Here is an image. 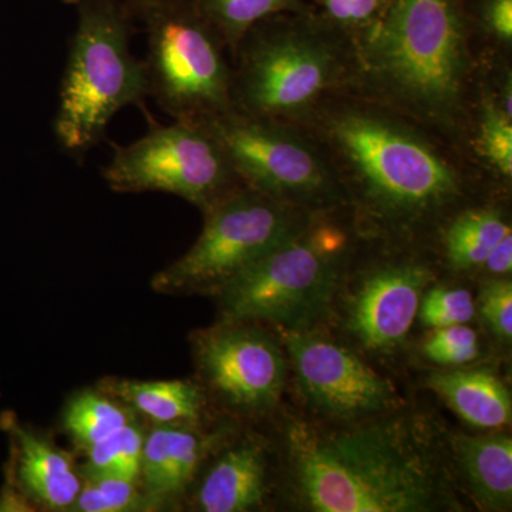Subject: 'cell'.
Masks as SVG:
<instances>
[{"mask_svg": "<svg viewBox=\"0 0 512 512\" xmlns=\"http://www.w3.org/2000/svg\"><path fill=\"white\" fill-rule=\"evenodd\" d=\"M114 392L138 412L160 424L188 423L200 416V390L183 380L167 382H117Z\"/></svg>", "mask_w": 512, "mask_h": 512, "instance_id": "cell-19", "label": "cell"}, {"mask_svg": "<svg viewBox=\"0 0 512 512\" xmlns=\"http://www.w3.org/2000/svg\"><path fill=\"white\" fill-rule=\"evenodd\" d=\"M511 120L497 104L494 106V103H485L480 130L481 151L507 177L512 174Z\"/></svg>", "mask_w": 512, "mask_h": 512, "instance_id": "cell-26", "label": "cell"}, {"mask_svg": "<svg viewBox=\"0 0 512 512\" xmlns=\"http://www.w3.org/2000/svg\"><path fill=\"white\" fill-rule=\"evenodd\" d=\"M419 315L433 329L466 325L476 315V302L467 289L436 286L421 301Z\"/></svg>", "mask_w": 512, "mask_h": 512, "instance_id": "cell-25", "label": "cell"}, {"mask_svg": "<svg viewBox=\"0 0 512 512\" xmlns=\"http://www.w3.org/2000/svg\"><path fill=\"white\" fill-rule=\"evenodd\" d=\"M234 73V109L274 120L311 106L339 72L335 47L308 33H279L252 40Z\"/></svg>", "mask_w": 512, "mask_h": 512, "instance_id": "cell-9", "label": "cell"}, {"mask_svg": "<svg viewBox=\"0 0 512 512\" xmlns=\"http://www.w3.org/2000/svg\"><path fill=\"white\" fill-rule=\"evenodd\" d=\"M103 175L111 190L168 192L204 210L231 190L235 177L210 131L181 120L114 148Z\"/></svg>", "mask_w": 512, "mask_h": 512, "instance_id": "cell-8", "label": "cell"}, {"mask_svg": "<svg viewBox=\"0 0 512 512\" xmlns=\"http://www.w3.org/2000/svg\"><path fill=\"white\" fill-rule=\"evenodd\" d=\"M454 456L474 498L488 511L510 510L512 501V440L505 434L454 439Z\"/></svg>", "mask_w": 512, "mask_h": 512, "instance_id": "cell-15", "label": "cell"}, {"mask_svg": "<svg viewBox=\"0 0 512 512\" xmlns=\"http://www.w3.org/2000/svg\"><path fill=\"white\" fill-rule=\"evenodd\" d=\"M144 436L133 423L99 441L89 450V461L83 468L87 480L123 478L134 481L140 477Z\"/></svg>", "mask_w": 512, "mask_h": 512, "instance_id": "cell-22", "label": "cell"}, {"mask_svg": "<svg viewBox=\"0 0 512 512\" xmlns=\"http://www.w3.org/2000/svg\"><path fill=\"white\" fill-rule=\"evenodd\" d=\"M293 483L319 512H423L448 507L447 477L426 430L397 419L286 431Z\"/></svg>", "mask_w": 512, "mask_h": 512, "instance_id": "cell-1", "label": "cell"}, {"mask_svg": "<svg viewBox=\"0 0 512 512\" xmlns=\"http://www.w3.org/2000/svg\"><path fill=\"white\" fill-rule=\"evenodd\" d=\"M508 232H511L510 225L497 212H464L448 227L444 238L448 261L457 269L484 265L491 249Z\"/></svg>", "mask_w": 512, "mask_h": 512, "instance_id": "cell-20", "label": "cell"}, {"mask_svg": "<svg viewBox=\"0 0 512 512\" xmlns=\"http://www.w3.org/2000/svg\"><path fill=\"white\" fill-rule=\"evenodd\" d=\"M285 202L254 190L225 192L207 208L200 238L154 278L157 291L217 288L301 234Z\"/></svg>", "mask_w": 512, "mask_h": 512, "instance_id": "cell-7", "label": "cell"}, {"mask_svg": "<svg viewBox=\"0 0 512 512\" xmlns=\"http://www.w3.org/2000/svg\"><path fill=\"white\" fill-rule=\"evenodd\" d=\"M424 353L431 362L439 365H466L478 355L477 333L466 325L434 329L433 335L424 343Z\"/></svg>", "mask_w": 512, "mask_h": 512, "instance_id": "cell-27", "label": "cell"}, {"mask_svg": "<svg viewBox=\"0 0 512 512\" xmlns=\"http://www.w3.org/2000/svg\"><path fill=\"white\" fill-rule=\"evenodd\" d=\"M264 448L244 441L214 464L198 491V507L205 512H242L264 503Z\"/></svg>", "mask_w": 512, "mask_h": 512, "instance_id": "cell-14", "label": "cell"}, {"mask_svg": "<svg viewBox=\"0 0 512 512\" xmlns=\"http://www.w3.org/2000/svg\"><path fill=\"white\" fill-rule=\"evenodd\" d=\"M429 386L471 426L497 429L510 424V392L488 370L434 373L429 379Z\"/></svg>", "mask_w": 512, "mask_h": 512, "instance_id": "cell-17", "label": "cell"}, {"mask_svg": "<svg viewBox=\"0 0 512 512\" xmlns=\"http://www.w3.org/2000/svg\"><path fill=\"white\" fill-rule=\"evenodd\" d=\"M200 124L251 190L285 202L311 200L328 188V171L318 154L274 120L232 109Z\"/></svg>", "mask_w": 512, "mask_h": 512, "instance_id": "cell-10", "label": "cell"}, {"mask_svg": "<svg viewBox=\"0 0 512 512\" xmlns=\"http://www.w3.org/2000/svg\"><path fill=\"white\" fill-rule=\"evenodd\" d=\"M484 265L488 271L495 275L510 274L512 269V234L508 232L498 244L491 249L490 255L485 259Z\"/></svg>", "mask_w": 512, "mask_h": 512, "instance_id": "cell-29", "label": "cell"}, {"mask_svg": "<svg viewBox=\"0 0 512 512\" xmlns=\"http://www.w3.org/2000/svg\"><path fill=\"white\" fill-rule=\"evenodd\" d=\"M488 22L504 40L512 37V0H493L488 10Z\"/></svg>", "mask_w": 512, "mask_h": 512, "instance_id": "cell-30", "label": "cell"}, {"mask_svg": "<svg viewBox=\"0 0 512 512\" xmlns=\"http://www.w3.org/2000/svg\"><path fill=\"white\" fill-rule=\"evenodd\" d=\"M336 235L302 232L221 286L225 323L268 320L305 329L325 313L336 284Z\"/></svg>", "mask_w": 512, "mask_h": 512, "instance_id": "cell-6", "label": "cell"}, {"mask_svg": "<svg viewBox=\"0 0 512 512\" xmlns=\"http://www.w3.org/2000/svg\"><path fill=\"white\" fill-rule=\"evenodd\" d=\"M200 363L212 386L248 412L271 409L285 386L286 363L265 333L225 323L202 339Z\"/></svg>", "mask_w": 512, "mask_h": 512, "instance_id": "cell-12", "label": "cell"}, {"mask_svg": "<svg viewBox=\"0 0 512 512\" xmlns=\"http://www.w3.org/2000/svg\"><path fill=\"white\" fill-rule=\"evenodd\" d=\"M285 336L303 393L322 412L353 420L396 404L392 383L355 353L306 329H286Z\"/></svg>", "mask_w": 512, "mask_h": 512, "instance_id": "cell-11", "label": "cell"}, {"mask_svg": "<svg viewBox=\"0 0 512 512\" xmlns=\"http://www.w3.org/2000/svg\"><path fill=\"white\" fill-rule=\"evenodd\" d=\"M370 72L413 109L448 119L467 76L466 29L457 0H394L366 46Z\"/></svg>", "mask_w": 512, "mask_h": 512, "instance_id": "cell-3", "label": "cell"}, {"mask_svg": "<svg viewBox=\"0 0 512 512\" xmlns=\"http://www.w3.org/2000/svg\"><path fill=\"white\" fill-rule=\"evenodd\" d=\"M330 134L366 197L393 218H419L453 201L456 171L412 131L363 111H346Z\"/></svg>", "mask_w": 512, "mask_h": 512, "instance_id": "cell-4", "label": "cell"}, {"mask_svg": "<svg viewBox=\"0 0 512 512\" xmlns=\"http://www.w3.org/2000/svg\"><path fill=\"white\" fill-rule=\"evenodd\" d=\"M69 2H72V0H69ZM121 2H123L124 5L130 9V12L133 13L134 10L140 8V6L144 5V3L151 2V0H121Z\"/></svg>", "mask_w": 512, "mask_h": 512, "instance_id": "cell-34", "label": "cell"}, {"mask_svg": "<svg viewBox=\"0 0 512 512\" xmlns=\"http://www.w3.org/2000/svg\"><path fill=\"white\" fill-rule=\"evenodd\" d=\"M77 28L55 120L64 150L83 154L104 137L113 117L148 96L146 64L131 53L133 13L121 0H72Z\"/></svg>", "mask_w": 512, "mask_h": 512, "instance_id": "cell-2", "label": "cell"}, {"mask_svg": "<svg viewBox=\"0 0 512 512\" xmlns=\"http://www.w3.org/2000/svg\"><path fill=\"white\" fill-rule=\"evenodd\" d=\"M146 505L134 481L96 478L82 487L73 507L83 512H123L146 510Z\"/></svg>", "mask_w": 512, "mask_h": 512, "instance_id": "cell-24", "label": "cell"}, {"mask_svg": "<svg viewBox=\"0 0 512 512\" xmlns=\"http://www.w3.org/2000/svg\"><path fill=\"white\" fill-rule=\"evenodd\" d=\"M208 25L232 52L259 20L291 8L292 0H192Z\"/></svg>", "mask_w": 512, "mask_h": 512, "instance_id": "cell-21", "label": "cell"}, {"mask_svg": "<svg viewBox=\"0 0 512 512\" xmlns=\"http://www.w3.org/2000/svg\"><path fill=\"white\" fill-rule=\"evenodd\" d=\"M131 423L127 410L100 394L74 399L64 416V426L80 446L89 448Z\"/></svg>", "mask_w": 512, "mask_h": 512, "instance_id": "cell-23", "label": "cell"}, {"mask_svg": "<svg viewBox=\"0 0 512 512\" xmlns=\"http://www.w3.org/2000/svg\"><path fill=\"white\" fill-rule=\"evenodd\" d=\"M18 439L19 476L26 490L47 507H73L83 485L69 457L26 431H20Z\"/></svg>", "mask_w": 512, "mask_h": 512, "instance_id": "cell-18", "label": "cell"}, {"mask_svg": "<svg viewBox=\"0 0 512 512\" xmlns=\"http://www.w3.org/2000/svg\"><path fill=\"white\" fill-rule=\"evenodd\" d=\"M352 2L353 20L369 18L377 8L379 0H350Z\"/></svg>", "mask_w": 512, "mask_h": 512, "instance_id": "cell-32", "label": "cell"}, {"mask_svg": "<svg viewBox=\"0 0 512 512\" xmlns=\"http://www.w3.org/2000/svg\"><path fill=\"white\" fill-rule=\"evenodd\" d=\"M202 441L191 430L163 424L144 437L140 477L153 498L170 497L190 483L202 457Z\"/></svg>", "mask_w": 512, "mask_h": 512, "instance_id": "cell-16", "label": "cell"}, {"mask_svg": "<svg viewBox=\"0 0 512 512\" xmlns=\"http://www.w3.org/2000/svg\"><path fill=\"white\" fill-rule=\"evenodd\" d=\"M330 15L339 20H353L352 2L350 0H325Z\"/></svg>", "mask_w": 512, "mask_h": 512, "instance_id": "cell-31", "label": "cell"}, {"mask_svg": "<svg viewBox=\"0 0 512 512\" xmlns=\"http://www.w3.org/2000/svg\"><path fill=\"white\" fill-rule=\"evenodd\" d=\"M0 511H30V508L19 495L10 493L3 495L2 501H0Z\"/></svg>", "mask_w": 512, "mask_h": 512, "instance_id": "cell-33", "label": "cell"}, {"mask_svg": "<svg viewBox=\"0 0 512 512\" xmlns=\"http://www.w3.org/2000/svg\"><path fill=\"white\" fill-rule=\"evenodd\" d=\"M146 26L148 96L175 120L204 123L234 109V72L221 37L192 0H151L133 12Z\"/></svg>", "mask_w": 512, "mask_h": 512, "instance_id": "cell-5", "label": "cell"}, {"mask_svg": "<svg viewBox=\"0 0 512 512\" xmlns=\"http://www.w3.org/2000/svg\"><path fill=\"white\" fill-rule=\"evenodd\" d=\"M433 274L420 265L379 269L360 285L349 308V328L369 350H392L406 339L419 315Z\"/></svg>", "mask_w": 512, "mask_h": 512, "instance_id": "cell-13", "label": "cell"}, {"mask_svg": "<svg viewBox=\"0 0 512 512\" xmlns=\"http://www.w3.org/2000/svg\"><path fill=\"white\" fill-rule=\"evenodd\" d=\"M480 313L485 323L501 339L512 338V285L510 281H493L480 295Z\"/></svg>", "mask_w": 512, "mask_h": 512, "instance_id": "cell-28", "label": "cell"}]
</instances>
